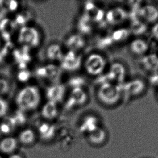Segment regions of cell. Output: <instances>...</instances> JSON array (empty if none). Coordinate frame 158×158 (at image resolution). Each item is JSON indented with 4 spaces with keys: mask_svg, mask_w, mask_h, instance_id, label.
Instances as JSON below:
<instances>
[{
    "mask_svg": "<svg viewBox=\"0 0 158 158\" xmlns=\"http://www.w3.org/2000/svg\"><path fill=\"white\" fill-rule=\"evenodd\" d=\"M89 101L90 94L88 89H73L69 90L66 98L62 105L66 111H76L88 105Z\"/></svg>",
    "mask_w": 158,
    "mask_h": 158,
    "instance_id": "obj_4",
    "label": "cell"
},
{
    "mask_svg": "<svg viewBox=\"0 0 158 158\" xmlns=\"http://www.w3.org/2000/svg\"><path fill=\"white\" fill-rule=\"evenodd\" d=\"M2 60V56L0 54V60Z\"/></svg>",
    "mask_w": 158,
    "mask_h": 158,
    "instance_id": "obj_40",
    "label": "cell"
},
{
    "mask_svg": "<svg viewBox=\"0 0 158 158\" xmlns=\"http://www.w3.org/2000/svg\"><path fill=\"white\" fill-rule=\"evenodd\" d=\"M18 6L17 2L15 1H11L9 3V9L11 10H15Z\"/></svg>",
    "mask_w": 158,
    "mask_h": 158,
    "instance_id": "obj_35",
    "label": "cell"
},
{
    "mask_svg": "<svg viewBox=\"0 0 158 158\" xmlns=\"http://www.w3.org/2000/svg\"><path fill=\"white\" fill-rule=\"evenodd\" d=\"M19 144L17 139L11 136H6L0 141V151L6 154H12Z\"/></svg>",
    "mask_w": 158,
    "mask_h": 158,
    "instance_id": "obj_24",
    "label": "cell"
},
{
    "mask_svg": "<svg viewBox=\"0 0 158 158\" xmlns=\"http://www.w3.org/2000/svg\"><path fill=\"white\" fill-rule=\"evenodd\" d=\"M156 96H157V99H158V92H157V94H156Z\"/></svg>",
    "mask_w": 158,
    "mask_h": 158,
    "instance_id": "obj_41",
    "label": "cell"
},
{
    "mask_svg": "<svg viewBox=\"0 0 158 158\" xmlns=\"http://www.w3.org/2000/svg\"><path fill=\"white\" fill-rule=\"evenodd\" d=\"M100 127L99 120L95 115H86L81 120L79 126V130L81 132L89 135Z\"/></svg>",
    "mask_w": 158,
    "mask_h": 158,
    "instance_id": "obj_21",
    "label": "cell"
},
{
    "mask_svg": "<svg viewBox=\"0 0 158 158\" xmlns=\"http://www.w3.org/2000/svg\"><path fill=\"white\" fill-rule=\"evenodd\" d=\"M66 50L62 43L53 42L45 48L44 57L48 63L59 65Z\"/></svg>",
    "mask_w": 158,
    "mask_h": 158,
    "instance_id": "obj_13",
    "label": "cell"
},
{
    "mask_svg": "<svg viewBox=\"0 0 158 158\" xmlns=\"http://www.w3.org/2000/svg\"><path fill=\"white\" fill-rule=\"evenodd\" d=\"M3 36L4 37V39H6V40H8L9 39V35L8 34H7V33H4L3 35Z\"/></svg>",
    "mask_w": 158,
    "mask_h": 158,
    "instance_id": "obj_39",
    "label": "cell"
},
{
    "mask_svg": "<svg viewBox=\"0 0 158 158\" xmlns=\"http://www.w3.org/2000/svg\"><path fill=\"white\" fill-rule=\"evenodd\" d=\"M110 36L114 46L128 44L132 39L130 31L128 27L125 26L113 28V30H110Z\"/></svg>",
    "mask_w": 158,
    "mask_h": 158,
    "instance_id": "obj_18",
    "label": "cell"
},
{
    "mask_svg": "<svg viewBox=\"0 0 158 158\" xmlns=\"http://www.w3.org/2000/svg\"><path fill=\"white\" fill-rule=\"evenodd\" d=\"M128 19V13L123 6L115 5L105 10L104 21L107 27L115 28L124 26Z\"/></svg>",
    "mask_w": 158,
    "mask_h": 158,
    "instance_id": "obj_7",
    "label": "cell"
},
{
    "mask_svg": "<svg viewBox=\"0 0 158 158\" xmlns=\"http://www.w3.org/2000/svg\"><path fill=\"white\" fill-rule=\"evenodd\" d=\"M8 19H3V20L1 22V23H0V29H1V30H3V29L5 28V27L6 26V24H7V23H8Z\"/></svg>",
    "mask_w": 158,
    "mask_h": 158,
    "instance_id": "obj_37",
    "label": "cell"
},
{
    "mask_svg": "<svg viewBox=\"0 0 158 158\" xmlns=\"http://www.w3.org/2000/svg\"><path fill=\"white\" fill-rule=\"evenodd\" d=\"M63 71L58 64L47 62L36 70V75L43 81L45 86L62 82Z\"/></svg>",
    "mask_w": 158,
    "mask_h": 158,
    "instance_id": "obj_6",
    "label": "cell"
},
{
    "mask_svg": "<svg viewBox=\"0 0 158 158\" xmlns=\"http://www.w3.org/2000/svg\"><path fill=\"white\" fill-rule=\"evenodd\" d=\"M68 92V89L63 82L48 85L44 89L45 101L61 105L66 98Z\"/></svg>",
    "mask_w": 158,
    "mask_h": 158,
    "instance_id": "obj_10",
    "label": "cell"
},
{
    "mask_svg": "<svg viewBox=\"0 0 158 158\" xmlns=\"http://www.w3.org/2000/svg\"><path fill=\"white\" fill-rule=\"evenodd\" d=\"M83 53L66 50L60 62V68L63 72L75 74L82 68Z\"/></svg>",
    "mask_w": 158,
    "mask_h": 158,
    "instance_id": "obj_8",
    "label": "cell"
},
{
    "mask_svg": "<svg viewBox=\"0 0 158 158\" xmlns=\"http://www.w3.org/2000/svg\"><path fill=\"white\" fill-rule=\"evenodd\" d=\"M31 73L28 70L22 71L18 75V78L22 81H26L30 78Z\"/></svg>",
    "mask_w": 158,
    "mask_h": 158,
    "instance_id": "obj_30",
    "label": "cell"
},
{
    "mask_svg": "<svg viewBox=\"0 0 158 158\" xmlns=\"http://www.w3.org/2000/svg\"><path fill=\"white\" fill-rule=\"evenodd\" d=\"M109 64L105 53L94 49L84 55L81 69L87 76L94 80L106 73Z\"/></svg>",
    "mask_w": 158,
    "mask_h": 158,
    "instance_id": "obj_2",
    "label": "cell"
},
{
    "mask_svg": "<svg viewBox=\"0 0 158 158\" xmlns=\"http://www.w3.org/2000/svg\"><path fill=\"white\" fill-rule=\"evenodd\" d=\"M16 101L20 109L23 111L36 110L41 105V91L36 86H28L20 91Z\"/></svg>",
    "mask_w": 158,
    "mask_h": 158,
    "instance_id": "obj_3",
    "label": "cell"
},
{
    "mask_svg": "<svg viewBox=\"0 0 158 158\" xmlns=\"http://www.w3.org/2000/svg\"><path fill=\"white\" fill-rule=\"evenodd\" d=\"M76 28L77 32L86 38L95 34L98 29L96 25L82 13L77 18Z\"/></svg>",
    "mask_w": 158,
    "mask_h": 158,
    "instance_id": "obj_14",
    "label": "cell"
},
{
    "mask_svg": "<svg viewBox=\"0 0 158 158\" xmlns=\"http://www.w3.org/2000/svg\"><path fill=\"white\" fill-rule=\"evenodd\" d=\"M139 66L141 70L151 75L158 73V55L156 53H148L140 58Z\"/></svg>",
    "mask_w": 158,
    "mask_h": 158,
    "instance_id": "obj_16",
    "label": "cell"
},
{
    "mask_svg": "<svg viewBox=\"0 0 158 158\" xmlns=\"http://www.w3.org/2000/svg\"><path fill=\"white\" fill-rule=\"evenodd\" d=\"M151 34L154 40L158 41V22L154 23L151 28Z\"/></svg>",
    "mask_w": 158,
    "mask_h": 158,
    "instance_id": "obj_33",
    "label": "cell"
},
{
    "mask_svg": "<svg viewBox=\"0 0 158 158\" xmlns=\"http://www.w3.org/2000/svg\"><path fill=\"white\" fill-rule=\"evenodd\" d=\"M38 134L43 140L52 139L55 134L56 128L50 122L45 121L40 124L38 127Z\"/></svg>",
    "mask_w": 158,
    "mask_h": 158,
    "instance_id": "obj_25",
    "label": "cell"
},
{
    "mask_svg": "<svg viewBox=\"0 0 158 158\" xmlns=\"http://www.w3.org/2000/svg\"><path fill=\"white\" fill-rule=\"evenodd\" d=\"M16 126L13 117L9 118L0 125V131L8 136L13 132Z\"/></svg>",
    "mask_w": 158,
    "mask_h": 158,
    "instance_id": "obj_28",
    "label": "cell"
},
{
    "mask_svg": "<svg viewBox=\"0 0 158 158\" xmlns=\"http://www.w3.org/2000/svg\"><path fill=\"white\" fill-rule=\"evenodd\" d=\"M14 55L15 56V59L19 63L22 62V54L18 50H15L14 52Z\"/></svg>",
    "mask_w": 158,
    "mask_h": 158,
    "instance_id": "obj_34",
    "label": "cell"
},
{
    "mask_svg": "<svg viewBox=\"0 0 158 158\" xmlns=\"http://www.w3.org/2000/svg\"><path fill=\"white\" fill-rule=\"evenodd\" d=\"M36 138V135L34 131L30 128H26L19 133L17 140L19 143L24 145H30L34 143Z\"/></svg>",
    "mask_w": 158,
    "mask_h": 158,
    "instance_id": "obj_26",
    "label": "cell"
},
{
    "mask_svg": "<svg viewBox=\"0 0 158 158\" xmlns=\"http://www.w3.org/2000/svg\"><path fill=\"white\" fill-rule=\"evenodd\" d=\"M7 158H23V157L20 154L13 153V154L9 155V156Z\"/></svg>",
    "mask_w": 158,
    "mask_h": 158,
    "instance_id": "obj_38",
    "label": "cell"
},
{
    "mask_svg": "<svg viewBox=\"0 0 158 158\" xmlns=\"http://www.w3.org/2000/svg\"><path fill=\"white\" fill-rule=\"evenodd\" d=\"M8 110V105L5 101L0 99V117L4 116Z\"/></svg>",
    "mask_w": 158,
    "mask_h": 158,
    "instance_id": "obj_31",
    "label": "cell"
},
{
    "mask_svg": "<svg viewBox=\"0 0 158 158\" xmlns=\"http://www.w3.org/2000/svg\"><path fill=\"white\" fill-rule=\"evenodd\" d=\"M19 41L21 43H24V46L29 49L38 47L41 44L42 35L36 28L24 27L20 31Z\"/></svg>",
    "mask_w": 158,
    "mask_h": 158,
    "instance_id": "obj_12",
    "label": "cell"
},
{
    "mask_svg": "<svg viewBox=\"0 0 158 158\" xmlns=\"http://www.w3.org/2000/svg\"><path fill=\"white\" fill-rule=\"evenodd\" d=\"M89 140L94 145H100L105 141L106 138V133L104 128L99 127L89 135H88Z\"/></svg>",
    "mask_w": 158,
    "mask_h": 158,
    "instance_id": "obj_27",
    "label": "cell"
},
{
    "mask_svg": "<svg viewBox=\"0 0 158 158\" xmlns=\"http://www.w3.org/2000/svg\"><path fill=\"white\" fill-rule=\"evenodd\" d=\"M132 37H143L148 30V24L139 19L131 20L130 26L128 27Z\"/></svg>",
    "mask_w": 158,
    "mask_h": 158,
    "instance_id": "obj_23",
    "label": "cell"
},
{
    "mask_svg": "<svg viewBox=\"0 0 158 158\" xmlns=\"http://www.w3.org/2000/svg\"><path fill=\"white\" fill-rule=\"evenodd\" d=\"M95 49L101 52H106L110 49L111 48L114 46L110 36V30L108 31L106 29L104 31L99 32V34L96 36L95 42Z\"/></svg>",
    "mask_w": 158,
    "mask_h": 158,
    "instance_id": "obj_20",
    "label": "cell"
},
{
    "mask_svg": "<svg viewBox=\"0 0 158 158\" xmlns=\"http://www.w3.org/2000/svg\"><path fill=\"white\" fill-rule=\"evenodd\" d=\"M0 158H4L3 157H2V156H0Z\"/></svg>",
    "mask_w": 158,
    "mask_h": 158,
    "instance_id": "obj_42",
    "label": "cell"
},
{
    "mask_svg": "<svg viewBox=\"0 0 158 158\" xmlns=\"http://www.w3.org/2000/svg\"><path fill=\"white\" fill-rule=\"evenodd\" d=\"M9 89L8 84L3 79H0V94L6 93Z\"/></svg>",
    "mask_w": 158,
    "mask_h": 158,
    "instance_id": "obj_32",
    "label": "cell"
},
{
    "mask_svg": "<svg viewBox=\"0 0 158 158\" xmlns=\"http://www.w3.org/2000/svg\"><path fill=\"white\" fill-rule=\"evenodd\" d=\"M15 121L16 126L21 125L26 122V117L21 112H18L15 117H13Z\"/></svg>",
    "mask_w": 158,
    "mask_h": 158,
    "instance_id": "obj_29",
    "label": "cell"
},
{
    "mask_svg": "<svg viewBox=\"0 0 158 158\" xmlns=\"http://www.w3.org/2000/svg\"><path fill=\"white\" fill-rule=\"evenodd\" d=\"M60 105L57 103L45 101L41 106V116L45 121L49 122L53 121L60 115Z\"/></svg>",
    "mask_w": 158,
    "mask_h": 158,
    "instance_id": "obj_19",
    "label": "cell"
},
{
    "mask_svg": "<svg viewBox=\"0 0 158 158\" xmlns=\"http://www.w3.org/2000/svg\"><path fill=\"white\" fill-rule=\"evenodd\" d=\"M138 19L146 23H156L158 22V8L153 4L141 6L138 11Z\"/></svg>",
    "mask_w": 158,
    "mask_h": 158,
    "instance_id": "obj_17",
    "label": "cell"
},
{
    "mask_svg": "<svg viewBox=\"0 0 158 158\" xmlns=\"http://www.w3.org/2000/svg\"><path fill=\"white\" fill-rule=\"evenodd\" d=\"M69 90L73 89H88L89 88V83L86 78L83 75L73 74L66 79V81L64 83Z\"/></svg>",
    "mask_w": 158,
    "mask_h": 158,
    "instance_id": "obj_22",
    "label": "cell"
},
{
    "mask_svg": "<svg viewBox=\"0 0 158 158\" xmlns=\"http://www.w3.org/2000/svg\"><path fill=\"white\" fill-rule=\"evenodd\" d=\"M26 20V19L22 15H19L17 16V18H16V22L17 23L20 24H23L25 23Z\"/></svg>",
    "mask_w": 158,
    "mask_h": 158,
    "instance_id": "obj_36",
    "label": "cell"
},
{
    "mask_svg": "<svg viewBox=\"0 0 158 158\" xmlns=\"http://www.w3.org/2000/svg\"><path fill=\"white\" fill-rule=\"evenodd\" d=\"M65 49L83 53L88 47V38L77 31L67 35L62 43Z\"/></svg>",
    "mask_w": 158,
    "mask_h": 158,
    "instance_id": "obj_11",
    "label": "cell"
},
{
    "mask_svg": "<svg viewBox=\"0 0 158 158\" xmlns=\"http://www.w3.org/2000/svg\"><path fill=\"white\" fill-rule=\"evenodd\" d=\"M128 50L132 55L141 58L148 54L150 43L143 37H133L127 44Z\"/></svg>",
    "mask_w": 158,
    "mask_h": 158,
    "instance_id": "obj_15",
    "label": "cell"
},
{
    "mask_svg": "<svg viewBox=\"0 0 158 158\" xmlns=\"http://www.w3.org/2000/svg\"><path fill=\"white\" fill-rule=\"evenodd\" d=\"M122 86L124 101H131L143 96L148 88V83L140 77L128 78Z\"/></svg>",
    "mask_w": 158,
    "mask_h": 158,
    "instance_id": "obj_5",
    "label": "cell"
},
{
    "mask_svg": "<svg viewBox=\"0 0 158 158\" xmlns=\"http://www.w3.org/2000/svg\"><path fill=\"white\" fill-rule=\"evenodd\" d=\"M105 10L106 9L99 4L92 1H89L83 4L82 13L89 17L96 25L97 28L101 29L107 27L104 21Z\"/></svg>",
    "mask_w": 158,
    "mask_h": 158,
    "instance_id": "obj_9",
    "label": "cell"
},
{
    "mask_svg": "<svg viewBox=\"0 0 158 158\" xmlns=\"http://www.w3.org/2000/svg\"><path fill=\"white\" fill-rule=\"evenodd\" d=\"M94 96L100 105L109 109L118 106L124 102L122 86L112 83L95 85Z\"/></svg>",
    "mask_w": 158,
    "mask_h": 158,
    "instance_id": "obj_1",
    "label": "cell"
}]
</instances>
